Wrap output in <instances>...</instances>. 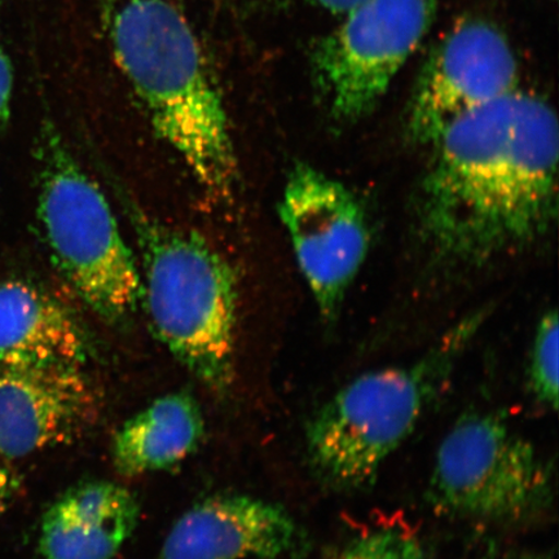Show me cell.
I'll return each mask as SVG.
<instances>
[{
  "label": "cell",
  "instance_id": "cell-1",
  "mask_svg": "<svg viewBox=\"0 0 559 559\" xmlns=\"http://www.w3.org/2000/svg\"><path fill=\"white\" fill-rule=\"evenodd\" d=\"M418 193L438 260L477 267L542 239L557 218L559 129L542 97L515 90L443 131Z\"/></svg>",
  "mask_w": 559,
  "mask_h": 559
},
{
  "label": "cell",
  "instance_id": "cell-2",
  "mask_svg": "<svg viewBox=\"0 0 559 559\" xmlns=\"http://www.w3.org/2000/svg\"><path fill=\"white\" fill-rule=\"evenodd\" d=\"M479 320L461 323L421 359L356 377L321 405L306 428L311 471L333 491L372 487L386 460L438 401Z\"/></svg>",
  "mask_w": 559,
  "mask_h": 559
},
{
  "label": "cell",
  "instance_id": "cell-3",
  "mask_svg": "<svg viewBox=\"0 0 559 559\" xmlns=\"http://www.w3.org/2000/svg\"><path fill=\"white\" fill-rule=\"evenodd\" d=\"M142 305L158 341L210 389L235 377L237 289L229 263L199 234L134 214Z\"/></svg>",
  "mask_w": 559,
  "mask_h": 559
},
{
  "label": "cell",
  "instance_id": "cell-4",
  "mask_svg": "<svg viewBox=\"0 0 559 559\" xmlns=\"http://www.w3.org/2000/svg\"><path fill=\"white\" fill-rule=\"evenodd\" d=\"M39 159L38 218L55 267L97 317L126 323L142 306V275L107 198L52 130Z\"/></svg>",
  "mask_w": 559,
  "mask_h": 559
},
{
  "label": "cell",
  "instance_id": "cell-5",
  "mask_svg": "<svg viewBox=\"0 0 559 559\" xmlns=\"http://www.w3.org/2000/svg\"><path fill=\"white\" fill-rule=\"evenodd\" d=\"M555 467L496 411L466 412L436 454L426 500L438 514L530 522L555 504Z\"/></svg>",
  "mask_w": 559,
  "mask_h": 559
},
{
  "label": "cell",
  "instance_id": "cell-6",
  "mask_svg": "<svg viewBox=\"0 0 559 559\" xmlns=\"http://www.w3.org/2000/svg\"><path fill=\"white\" fill-rule=\"evenodd\" d=\"M438 0H368L324 35L311 55L314 83L333 120L372 111L436 19Z\"/></svg>",
  "mask_w": 559,
  "mask_h": 559
},
{
  "label": "cell",
  "instance_id": "cell-7",
  "mask_svg": "<svg viewBox=\"0 0 559 559\" xmlns=\"http://www.w3.org/2000/svg\"><path fill=\"white\" fill-rule=\"evenodd\" d=\"M280 218L321 317L334 323L368 254L365 207L341 181L299 163L286 179Z\"/></svg>",
  "mask_w": 559,
  "mask_h": 559
},
{
  "label": "cell",
  "instance_id": "cell-8",
  "mask_svg": "<svg viewBox=\"0 0 559 559\" xmlns=\"http://www.w3.org/2000/svg\"><path fill=\"white\" fill-rule=\"evenodd\" d=\"M520 68L498 27L478 17L454 24L419 73L407 116V135L435 144L459 117L519 90Z\"/></svg>",
  "mask_w": 559,
  "mask_h": 559
},
{
  "label": "cell",
  "instance_id": "cell-9",
  "mask_svg": "<svg viewBox=\"0 0 559 559\" xmlns=\"http://www.w3.org/2000/svg\"><path fill=\"white\" fill-rule=\"evenodd\" d=\"M99 409L81 366L0 365V454L7 459L74 443L93 428Z\"/></svg>",
  "mask_w": 559,
  "mask_h": 559
},
{
  "label": "cell",
  "instance_id": "cell-10",
  "mask_svg": "<svg viewBox=\"0 0 559 559\" xmlns=\"http://www.w3.org/2000/svg\"><path fill=\"white\" fill-rule=\"evenodd\" d=\"M305 536L286 510L248 495H215L175 522L163 559H277L302 549Z\"/></svg>",
  "mask_w": 559,
  "mask_h": 559
},
{
  "label": "cell",
  "instance_id": "cell-11",
  "mask_svg": "<svg viewBox=\"0 0 559 559\" xmlns=\"http://www.w3.org/2000/svg\"><path fill=\"white\" fill-rule=\"evenodd\" d=\"M135 495L109 480L69 488L47 509L40 524L44 559H114L134 534Z\"/></svg>",
  "mask_w": 559,
  "mask_h": 559
},
{
  "label": "cell",
  "instance_id": "cell-12",
  "mask_svg": "<svg viewBox=\"0 0 559 559\" xmlns=\"http://www.w3.org/2000/svg\"><path fill=\"white\" fill-rule=\"evenodd\" d=\"M87 334L72 311L20 280L0 283V365L85 366Z\"/></svg>",
  "mask_w": 559,
  "mask_h": 559
},
{
  "label": "cell",
  "instance_id": "cell-13",
  "mask_svg": "<svg viewBox=\"0 0 559 559\" xmlns=\"http://www.w3.org/2000/svg\"><path fill=\"white\" fill-rule=\"evenodd\" d=\"M204 432V415L192 395L160 396L117 430L115 469L124 477L170 469L198 450Z\"/></svg>",
  "mask_w": 559,
  "mask_h": 559
},
{
  "label": "cell",
  "instance_id": "cell-14",
  "mask_svg": "<svg viewBox=\"0 0 559 559\" xmlns=\"http://www.w3.org/2000/svg\"><path fill=\"white\" fill-rule=\"evenodd\" d=\"M558 314H544L537 326L528 366V388L535 400L550 409L558 407Z\"/></svg>",
  "mask_w": 559,
  "mask_h": 559
},
{
  "label": "cell",
  "instance_id": "cell-15",
  "mask_svg": "<svg viewBox=\"0 0 559 559\" xmlns=\"http://www.w3.org/2000/svg\"><path fill=\"white\" fill-rule=\"evenodd\" d=\"M330 559H425V550L414 531L390 526L354 537Z\"/></svg>",
  "mask_w": 559,
  "mask_h": 559
},
{
  "label": "cell",
  "instance_id": "cell-16",
  "mask_svg": "<svg viewBox=\"0 0 559 559\" xmlns=\"http://www.w3.org/2000/svg\"><path fill=\"white\" fill-rule=\"evenodd\" d=\"M13 86L12 66L9 56L0 47V124L10 115V103Z\"/></svg>",
  "mask_w": 559,
  "mask_h": 559
},
{
  "label": "cell",
  "instance_id": "cell-17",
  "mask_svg": "<svg viewBox=\"0 0 559 559\" xmlns=\"http://www.w3.org/2000/svg\"><path fill=\"white\" fill-rule=\"evenodd\" d=\"M20 481L9 467L0 463V515L4 514L16 499Z\"/></svg>",
  "mask_w": 559,
  "mask_h": 559
},
{
  "label": "cell",
  "instance_id": "cell-18",
  "mask_svg": "<svg viewBox=\"0 0 559 559\" xmlns=\"http://www.w3.org/2000/svg\"><path fill=\"white\" fill-rule=\"evenodd\" d=\"M313 5L319 7L333 15L345 16L346 13L356 9L368 0H309Z\"/></svg>",
  "mask_w": 559,
  "mask_h": 559
},
{
  "label": "cell",
  "instance_id": "cell-19",
  "mask_svg": "<svg viewBox=\"0 0 559 559\" xmlns=\"http://www.w3.org/2000/svg\"><path fill=\"white\" fill-rule=\"evenodd\" d=\"M516 559H554V558H551L548 555H543V554H524V555H521Z\"/></svg>",
  "mask_w": 559,
  "mask_h": 559
}]
</instances>
